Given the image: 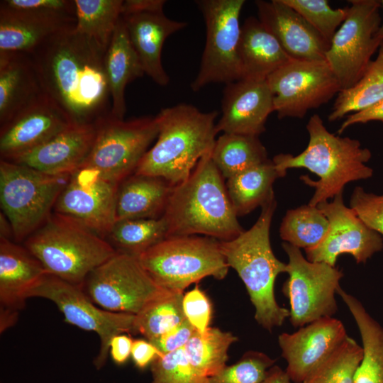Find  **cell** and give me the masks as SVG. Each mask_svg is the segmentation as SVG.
I'll return each mask as SVG.
<instances>
[{
  "label": "cell",
  "instance_id": "cell-1",
  "mask_svg": "<svg viewBox=\"0 0 383 383\" xmlns=\"http://www.w3.org/2000/svg\"><path fill=\"white\" fill-rule=\"evenodd\" d=\"M106 52L73 26L50 36L27 53L44 93L72 125H96L111 117Z\"/></svg>",
  "mask_w": 383,
  "mask_h": 383
},
{
  "label": "cell",
  "instance_id": "cell-2",
  "mask_svg": "<svg viewBox=\"0 0 383 383\" xmlns=\"http://www.w3.org/2000/svg\"><path fill=\"white\" fill-rule=\"evenodd\" d=\"M211 152L199 160L187 179L173 186L162 215L167 237L203 235L226 241L244 231Z\"/></svg>",
  "mask_w": 383,
  "mask_h": 383
},
{
  "label": "cell",
  "instance_id": "cell-3",
  "mask_svg": "<svg viewBox=\"0 0 383 383\" xmlns=\"http://www.w3.org/2000/svg\"><path fill=\"white\" fill-rule=\"evenodd\" d=\"M276 207L274 195L261 206L260 215L250 229L232 240L220 241L228 267L236 271L246 287L255 308V319L269 331L289 317V310L278 304L274 292L276 278L287 269V264L276 257L270 244Z\"/></svg>",
  "mask_w": 383,
  "mask_h": 383
},
{
  "label": "cell",
  "instance_id": "cell-4",
  "mask_svg": "<svg viewBox=\"0 0 383 383\" xmlns=\"http://www.w3.org/2000/svg\"><path fill=\"white\" fill-rule=\"evenodd\" d=\"M306 128L309 135L306 149L295 156L279 154L272 161L284 175L288 169L305 168L319 177L317 181L307 175L300 177L315 189L309 204L316 206L343 193L348 182L367 179L373 175V170L366 165L372 153L362 148L358 140L330 133L318 114L309 118Z\"/></svg>",
  "mask_w": 383,
  "mask_h": 383
},
{
  "label": "cell",
  "instance_id": "cell-5",
  "mask_svg": "<svg viewBox=\"0 0 383 383\" xmlns=\"http://www.w3.org/2000/svg\"><path fill=\"white\" fill-rule=\"evenodd\" d=\"M218 112H202L192 104L162 109L159 133L134 173L160 177L172 186L187 179L199 160L212 151Z\"/></svg>",
  "mask_w": 383,
  "mask_h": 383
},
{
  "label": "cell",
  "instance_id": "cell-6",
  "mask_svg": "<svg viewBox=\"0 0 383 383\" xmlns=\"http://www.w3.org/2000/svg\"><path fill=\"white\" fill-rule=\"evenodd\" d=\"M23 245L48 274L82 288L88 275L116 253L106 239L54 212Z\"/></svg>",
  "mask_w": 383,
  "mask_h": 383
},
{
  "label": "cell",
  "instance_id": "cell-7",
  "mask_svg": "<svg viewBox=\"0 0 383 383\" xmlns=\"http://www.w3.org/2000/svg\"><path fill=\"white\" fill-rule=\"evenodd\" d=\"M140 264L161 287L184 292L206 277L223 279L228 265L220 240L208 236H169L138 257Z\"/></svg>",
  "mask_w": 383,
  "mask_h": 383
},
{
  "label": "cell",
  "instance_id": "cell-8",
  "mask_svg": "<svg viewBox=\"0 0 383 383\" xmlns=\"http://www.w3.org/2000/svg\"><path fill=\"white\" fill-rule=\"evenodd\" d=\"M70 176L0 160L1 209L12 226L15 242L23 243L48 219Z\"/></svg>",
  "mask_w": 383,
  "mask_h": 383
},
{
  "label": "cell",
  "instance_id": "cell-9",
  "mask_svg": "<svg viewBox=\"0 0 383 383\" xmlns=\"http://www.w3.org/2000/svg\"><path fill=\"white\" fill-rule=\"evenodd\" d=\"M196 4L206 24V44L199 72L191 84L197 91L212 83L242 79L239 55V18L244 0H200Z\"/></svg>",
  "mask_w": 383,
  "mask_h": 383
},
{
  "label": "cell",
  "instance_id": "cell-10",
  "mask_svg": "<svg viewBox=\"0 0 383 383\" xmlns=\"http://www.w3.org/2000/svg\"><path fill=\"white\" fill-rule=\"evenodd\" d=\"M346 18L335 33L326 61L341 90L353 86L363 75L383 43L382 18L377 0H352Z\"/></svg>",
  "mask_w": 383,
  "mask_h": 383
},
{
  "label": "cell",
  "instance_id": "cell-11",
  "mask_svg": "<svg viewBox=\"0 0 383 383\" xmlns=\"http://www.w3.org/2000/svg\"><path fill=\"white\" fill-rule=\"evenodd\" d=\"M82 289L100 308L133 315L171 292L151 278L137 257L119 252L94 270Z\"/></svg>",
  "mask_w": 383,
  "mask_h": 383
},
{
  "label": "cell",
  "instance_id": "cell-12",
  "mask_svg": "<svg viewBox=\"0 0 383 383\" xmlns=\"http://www.w3.org/2000/svg\"><path fill=\"white\" fill-rule=\"evenodd\" d=\"M289 262L282 292L290 304L289 320L302 327L320 318L333 317L338 310L335 294L343 272L325 262H311L299 248L284 242Z\"/></svg>",
  "mask_w": 383,
  "mask_h": 383
},
{
  "label": "cell",
  "instance_id": "cell-13",
  "mask_svg": "<svg viewBox=\"0 0 383 383\" xmlns=\"http://www.w3.org/2000/svg\"><path fill=\"white\" fill-rule=\"evenodd\" d=\"M158 133L157 116L130 121L110 117L98 124L92 149L81 166L120 184L135 172Z\"/></svg>",
  "mask_w": 383,
  "mask_h": 383
},
{
  "label": "cell",
  "instance_id": "cell-14",
  "mask_svg": "<svg viewBox=\"0 0 383 383\" xmlns=\"http://www.w3.org/2000/svg\"><path fill=\"white\" fill-rule=\"evenodd\" d=\"M31 297L51 301L63 314L65 321L97 334L100 347L94 360L96 369L105 365L113 336L121 333L135 334V315L104 310L96 306L82 287L56 277L46 274L29 292L28 299Z\"/></svg>",
  "mask_w": 383,
  "mask_h": 383
},
{
  "label": "cell",
  "instance_id": "cell-15",
  "mask_svg": "<svg viewBox=\"0 0 383 383\" xmlns=\"http://www.w3.org/2000/svg\"><path fill=\"white\" fill-rule=\"evenodd\" d=\"M279 118H304L341 90L326 60L292 59L267 78Z\"/></svg>",
  "mask_w": 383,
  "mask_h": 383
},
{
  "label": "cell",
  "instance_id": "cell-16",
  "mask_svg": "<svg viewBox=\"0 0 383 383\" xmlns=\"http://www.w3.org/2000/svg\"><path fill=\"white\" fill-rule=\"evenodd\" d=\"M118 185L96 170L80 166L71 174L53 212L106 239L116 221Z\"/></svg>",
  "mask_w": 383,
  "mask_h": 383
},
{
  "label": "cell",
  "instance_id": "cell-17",
  "mask_svg": "<svg viewBox=\"0 0 383 383\" xmlns=\"http://www.w3.org/2000/svg\"><path fill=\"white\" fill-rule=\"evenodd\" d=\"M328 221V229L317 246L305 250L306 259L325 262L335 267L342 254L352 255L357 263H365L374 254L383 249V238L370 228L350 207L343 203V193L331 202L316 206Z\"/></svg>",
  "mask_w": 383,
  "mask_h": 383
},
{
  "label": "cell",
  "instance_id": "cell-18",
  "mask_svg": "<svg viewBox=\"0 0 383 383\" xmlns=\"http://www.w3.org/2000/svg\"><path fill=\"white\" fill-rule=\"evenodd\" d=\"M348 336L342 321L333 317L320 318L300 327L293 333H281L278 343L282 356L287 361L285 371L291 381L302 383Z\"/></svg>",
  "mask_w": 383,
  "mask_h": 383
},
{
  "label": "cell",
  "instance_id": "cell-19",
  "mask_svg": "<svg viewBox=\"0 0 383 383\" xmlns=\"http://www.w3.org/2000/svg\"><path fill=\"white\" fill-rule=\"evenodd\" d=\"M48 274L23 245L0 239V331L13 326L29 292Z\"/></svg>",
  "mask_w": 383,
  "mask_h": 383
},
{
  "label": "cell",
  "instance_id": "cell-20",
  "mask_svg": "<svg viewBox=\"0 0 383 383\" xmlns=\"http://www.w3.org/2000/svg\"><path fill=\"white\" fill-rule=\"evenodd\" d=\"M226 85L216 132L259 137L265 131L269 115L274 111L267 79H241Z\"/></svg>",
  "mask_w": 383,
  "mask_h": 383
},
{
  "label": "cell",
  "instance_id": "cell-21",
  "mask_svg": "<svg viewBox=\"0 0 383 383\" xmlns=\"http://www.w3.org/2000/svg\"><path fill=\"white\" fill-rule=\"evenodd\" d=\"M72 125L45 94L9 123L0 127L1 160L11 161Z\"/></svg>",
  "mask_w": 383,
  "mask_h": 383
},
{
  "label": "cell",
  "instance_id": "cell-22",
  "mask_svg": "<svg viewBox=\"0 0 383 383\" xmlns=\"http://www.w3.org/2000/svg\"><path fill=\"white\" fill-rule=\"evenodd\" d=\"M258 19L295 60L323 61L330 43L282 0L256 1Z\"/></svg>",
  "mask_w": 383,
  "mask_h": 383
},
{
  "label": "cell",
  "instance_id": "cell-23",
  "mask_svg": "<svg viewBox=\"0 0 383 383\" xmlns=\"http://www.w3.org/2000/svg\"><path fill=\"white\" fill-rule=\"evenodd\" d=\"M97 128L98 124L70 125L11 162L48 174H72L84 163L90 153Z\"/></svg>",
  "mask_w": 383,
  "mask_h": 383
},
{
  "label": "cell",
  "instance_id": "cell-24",
  "mask_svg": "<svg viewBox=\"0 0 383 383\" xmlns=\"http://www.w3.org/2000/svg\"><path fill=\"white\" fill-rule=\"evenodd\" d=\"M121 17L145 74L157 84L167 85L170 77L162 64V47L170 35L183 29L187 23L170 19L163 12L137 13Z\"/></svg>",
  "mask_w": 383,
  "mask_h": 383
},
{
  "label": "cell",
  "instance_id": "cell-25",
  "mask_svg": "<svg viewBox=\"0 0 383 383\" xmlns=\"http://www.w3.org/2000/svg\"><path fill=\"white\" fill-rule=\"evenodd\" d=\"M44 94L27 53L0 52V127L12 121Z\"/></svg>",
  "mask_w": 383,
  "mask_h": 383
},
{
  "label": "cell",
  "instance_id": "cell-26",
  "mask_svg": "<svg viewBox=\"0 0 383 383\" xmlns=\"http://www.w3.org/2000/svg\"><path fill=\"white\" fill-rule=\"evenodd\" d=\"M75 25V18L0 7V52L29 53L50 36Z\"/></svg>",
  "mask_w": 383,
  "mask_h": 383
},
{
  "label": "cell",
  "instance_id": "cell-27",
  "mask_svg": "<svg viewBox=\"0 0 383 383\" xmlns=\"http://www.w3.org/2000/svg\"><path fill=\"white\" fill-rule=\"evenodd\" d=\"M239 55L242 79L263 80L292 58L258 18L241 26Z\"/></svg>",
  "mask_w": 383,
  "mask_h": 383
},
{
  "label": "cell",
  "instance_id": "cell-28",
  "mask_svg": "<svg viewBox=\"0 0 383 383\" xmlns=\"http://www.w3.org/2000/svg\"><path fill=\"white\" fill-rule=\"evenodd\" d=\"M172 187L162 177L133 173L118 185L116 221L162 217Z\"/></svg>",
  "mask_w": 383,
  "mask_h": 383
},
{
  "label": "cell",
  "instance_id": "cell-29",
  "mask_svg": "<svg viewBox=\"0 0 383 383\" xmlns=\"http://www.w3.org/2000/svg\"><path fill=\"white\" fill-rule=\"evenodd\" d=\"M104 67L112 101L111 116L123 120L126 87L145 72L121 16L106 50Z\"/></svg>",
  "mask_w": 383,
  "mask_h": 383
},
{
  "label": "cell",
  "instance_id": "cell-30",
  "mask_svg": "<svg viewBox=\"0 0 383 383\" xmlns=\"http://www.w3.org/2000/svg\"><path fill=\"white\" fill-rule=\"evenodd\" d=\"M358 327L363 355L354 383H383V326L366 311L362 303L340 287L337 291Z\"/></svg>",
  "mask_w": 383,
  "mask_h": 383
},
{
  "label": "cell",
  "instance_id": "cell-31",
  "mask_svg": "<svg viewBox=\"0 0 383 383\" xmlns=\"http://www.w3.org/2000/svg\"><path fill=\"white\" fill-rule=\"evenodd\" d=\"M284 176L268 159L228 178L226 189L237 216L248 214L262 206L274 195V181Z\"/></svg>",
  "mask_w": 383,
  "mask_h": 383
},
{
  "label": "cell",
  "instance_id": "cell-32",
  "mask_svg": "<svg viewBox=\"0 0 383 383\" xmlns=\"http://www.w3.org/2000/svg\"><path fill=\"white\" fill-rule=\"evenodd\" d=\"M211 157L227 179L268 160L258 136L227 133L216 140Z\"/></svg>",
  "mask_w": 383,
  "mask_h": 383
},
{
  "label": "cell",
  "instance_id": "cell-33",
  "mask_svg": "<svg viewBox=\"0 0 383 383\" xmlns=\"http://www.w3.org/2000/svg\"><path fill=\"white\" fill-rule=\"evenodd\" d=\"M383 99V45L361 78L351 87L339 91L328 120L334 121L350 113L372 106Z\"/></svg>",
  "mask_w": 383,
  "mask_h": 383
},
{
  "label": "cell",
  "instance_id": "cell-34",
  "mask_svg": "<svg viewBox=\"0 0 383 383\" xmlns=\"http://www.w3.org/2000/svg\"><path fill=\"white\" fill-rule=\"evenodd\" d=\"M163 216L116 221L106 240L116 252L138 257L167 237Z\"/></svg>",
  "mask_w": 383,
  "mask_h": 383
},
{
  "label": "cell",
  "instance_id": "cell-35",
  "mask_svg": "<svg viewBox=\"0 0 383 383\" xmlns=\"http://www.w3.org/2000/svg\"><path fill=\"white\" fill-rule=\"evenodd\" d=\"M237 339L230 332L209 327L204 333L196 331L184 350L195 370L204 377L209 378L226 366L228 348Z\"/></svg>",
  "mask_w": 383,
  "mask_h": 383
},
{
  "label": "cell",
  "instance_id": "cell-36",
  "mask_svg": "<svg viewBox=\"0 0 383 383\" xmlns=\"http://www.w3.org/2000/svg\"><path fill=\"white\" fill-rule=\"evenodd\" d=\"M75 30L107 50L121 16L123 1L74 0Z\"/></svg>",
  "mask_w": 383,
  "mask_h": 383
},
{
  "label": "cell",
  "instance_id": "cell-37",
  "mask_svg": "<svg viewBox=\"0 0 383 383\" xmlns=\"http://www.w3.org/2000/svg\"><path fill=\"white\" fill-rule=\"evenodd\" d=\"M328 224L321 210L308 204L287 211L280 225L279 235L286 243L299 249H311L323 240Z\"/></svg>",
  "mask_w": 383,
  "mask_h": 383
},
{
  "label": "cell",
  "instance_id": "cell-38",
  "mask_svg": "<svg viewBox=\"0 0 383 383\" xmlns=\"http://www.w3.org/2000/svg\"><path fill=\"white\" fill-rule=\"evenodd\" d=\"M183 296L184 292H171L147 306L135 315V334L150 341L184 321Z\"/></svg>",
  "mask_w": 383,
  "mask_h": 383
},
{
  "label": "cell",
  "instance_id": "cell-39",
  "mask_svg": "<svg viewBox=\"0 0 383 383\" xmlns=\"http://www.w3.org/2000/svg\"><path fill=\"white\" fill-rule=\"evenodd\" d=\"M363 349L348 336L341 345L316 367L302 383H354Z\"/></svg>",
  "mask_w": 383,
  "mask_h": 383
},
{
  "label": "cell",
  "instance_id": "cell-40",
  "mask_svg": "<svg viewBox=\"0 0 383 383\" xmlns=\"http://www.w3.org/2000/svg\"><path fill=\"white\" fill-rule=\"evenodd\" d=\"M298 12L330 44L347 17L348 6L331 8L327 0H282Z\"/></svg>",
  "mask_w": 383,
  "mask_h": 383
},
{
  "label": "cell",
  "instance_id": "cell-41",
  "mask_svg": "<svg viewBox=\"0 0 383 383\" xmlns=\"http://www.w3.org/2000/svg\"><path fill=\"white\" fill-rule=\"evenodd\" d=\"M274 360L259 351H248L232 365L224 367L206 383H262Z\"/></svg>",
  "mask_w": 383,
  "mask_h": 383
},
{
  "label": "cell",
  "instance_id": "cell-42",
  "mask_svg": "<svg viewBox=\"0 0 383 383\" xmlns=\"http://www.w3.org/2000/svg\"><path fill=\"white\" fill-rule=\"evenodd\" d=\"M152 383H206L189 361L184 348L159 355L151 364Z\"/></svg>",
  "mask_w": 383,
  "mask_h": 383
},
{
  "label": "cell",
  "instance_id": "cell-43",
  "mask_svg": "<svg viewBox=\"0 0 383 383\" xmlns=\"http://www.w3.org/2000/svg\"><path fill=\"white\" fill-rule=\"evenodd\" d=\"M350 207L383 238V194L367 192L362 187H357L350 196Z\"/></svg>",
  "mask_w": 383,
  "mask_h": 383
},
{
  "label": "cell",
  "instance_id": "cell-44",
  "mask_svg": "<svg viewBox=\"0 0 383 383\" xmlns=\"http://www.w3.org/2000/svg\"><path fill=\"white\" fill-rule=\"evenodd\" d=\"M0 7L40 16L76 19L74 1L70 0H4Z\"/></svg>",
  "mask_w": 383,
  "mask_h": 383
},
{
  "label": "cell",
  "instance_id": "cell-45",
  "mask_svg": "<svg viewBox=\"0 0 383 383\" xmlns=\"http://www.w3.org/2000/svg\"><path fill=\"white\" fill-rule=\"evenodd\" d=\"M182 306L186 318L198 332L204 333L209 328L211 303L198 286L184 294Z\"/></svg>",
  "mask_w": 383,
  "mask_h": 383
},
{
  "label": "cell",
  "instance_id": "cell-46",
  "mask_svg": "<svg viewBox=\"0 0 383 383\" xmlns=\"http://www.w3.org/2000/svg\"><path fill=\"white\" fill-rule=\"evenodd\" d=\"M196 331L186 318L165 334L150 340L162 354L169 353L184 348Z\"/></svg>",
  "mask_w": 383,
  "mask_h": 383
},
{
  "label": "cell",
  "instance_id": "cell-47",
  "mask_svg": "<svg viewBox=\"0 0 383 383\" xmlns=\"http://www.w3.org/2000/svg\"><path fill=\"white\" fill-rule=\"evenodd\" d=\"M162 353L149 340L136 339L133 340L131 357L135 366L140 370H144Z\"/></svg>",
  "mask_w": 383,
  "mask_h": 383
},
{
  "label": "cell",
  "instance_id": "cell-48",
  "mask_svg": "<svg viewBox=\"0 0 383 383\" xmlns=\"http://www.w3.org/2000/svg\"><path fill=\"white\" fill-rule=\"evenodd\" d=\"M374 121L383 123V99L371 107L347 116L339 127L338 134H341L348 127L354 124L366 123Z\"/></svg>",
  "mask_w": 383,
  "mask_h": 383
},
{
  "label": "cell",
  "instance_id": "cell-49",
  "mask_svg": "<svg viewBox=\"0 0 383 383\" xmlns=\"http://www.w3.org/2000/svg\"><path fill=\"white\" fill-rule=\"evenodd\" d=\"M133 340L125 333L112 338L109 345V354L113 361L119 365L126 362L131 356Z\"/></svg>",
  "mask_w": 383,
  "mask_h": 383
},
{
  "label": "cell",
  "instance_id": "cell-50",
  "mask_svg": "<svg viewBox=\"0 0 383 383\" xmlns=\"http://www.w3.org/2000/svg\"><path fill=\"white\" fill-rule=\"evenodd\" d=\"M166 3L165 0H126L123 1L121 16L144 13H162Z\"/></svg>",
  "mask_w": 383,
  "mask_h": 383
},
{
  "label": "cell",
  "instance_id": "cell-51",
  "mask_svg": "<svg viewBox=\"0 0 383 383\" xmlns=\"http://www.w3.org/2000/svg\"><path fill=\"white\" fill-rule=\"evenodd\" d=\"M290 382L291 379L286 371L279 366L273 365L267 371L262 383H290Z\"/></svg>",
  "mask_w": 383,
  "mask_h": 383
},
{
  "label": "cell",
  "instance_id": "cell-52",
  "mask_svg": "<svg viewBox=\"0 0 383 383\" xmlns=\"http://www.w3.org/2000/svg\"><path fill=\"white\" fill-rule=\"evenodd\" d=\"M0 239L14 240L12 226L2 212L0 213Z\"/></svg>",
  "mask_w": 383,
  "mask_h": 383
},
{
  "label": "cell",
  "instance_id": "cell-53",
  "mask_svg": "<svg viewBox=\"0 0 383 383\" xmlns=\"http://www.w3.org/2000/svg\"><path fill=\"white\" fill-rule=\"evenodd\" d=\"M379 1H380V4H381V8H382V12H383V0H381ZM380 33H381L382 36L383 38V17H382V24H381V27H380ZM382 45H383V43H382Z\"/></svg>",
  "mask_w": 383,
  "mask_h": 383
}]
</instances>
